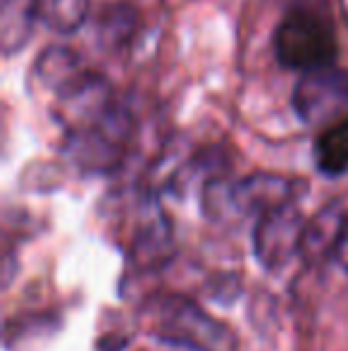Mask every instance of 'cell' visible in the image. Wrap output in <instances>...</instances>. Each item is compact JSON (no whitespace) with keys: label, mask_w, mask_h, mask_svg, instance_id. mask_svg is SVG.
<instances>
[{"label":"cell","mask_w":348,"mask_h":351,"mask_svg":"<svg viewBox=\"0 0 348 351\" xmlns=\"http://www.w3.org/2000/svg\"><path fill=\"white\" fill-rule=\"evenodd\" d=\"M272 48L279 65L286 70L308 72L334 65L339 58V38L330 8L289 5L272 34Z\"/></svg>","instance_id":"cell-1"},{"label":"cell","mask_w":348,"mask_h":351,"mask_svg":"<svg viewBox=\"0 0 348 351\" xmlns=\"http://www.w3.org/2000/svg\"><path fill=\"white\" fill-rule=\"evenodd\" d=\"M65 153L84 175H110L124 162L134 139V115L115 101L91 122L65 132Z\"/></svg>","instance_id":"cell-2"},{"label":"cell","mask_w":348,"mask_h":351,"mask_svg":"<svg viewBox=\"0 0 348 351\" xmlns=\"http://www.w3.org/2000/svg\"><path fill=\"white\" fill-rule=\"evenodd\" d=\"M301 191L303 182L269 172H256L234 182L210 180L203 189V210L215 222L258 217L265 210L296 201Z\"/></svg>","instance_id":"cell-3"},{"label":"cell","mask_w":348,"mask_h":351,"mask_svg":"<svg viewBox=\"0 0 348 351\" xmlns=\"http://www.w3.org/2000/svg\"><path fill=\"white\" fill-rule=\"evenodd\" d=\"M153 315V332L158 342L189 344L205 351H229L234 347L232 332L186 296L163 299L155 306Z\"/></svg>","instance_id":"cell-4"},{"label":"cell","mask_w":348,"mask_h":351,"mask_svg":"<svg viewBox=\"0 0 348 351\" xmlns=\"http://www.w3.org/2000/svg\"><path fill=\"white\" fill-rule=\"evenodd\" d=\"M291 108L303 125L327 127L348 112V72L336 65L301 72L291 91Z\"/></svg>","instance_id":"cell-5"},{"label":"cell","mask_w":348,"mask_h":351,"mask_svg":"<svg viewBox=\"0 0 348 351\" xmlns=\"http://www.w3.org/2000/svg\"><path fill=\"white\" fill-rule=\"evenodd\" d=\"M306 215L296 201L265 210L253 225V256L263 270L274 273L284 268L296 254H301V239L306 230Z\"/></svg>","instance_id":"cell-6"},{"label":"cell","mask_w":348,"mask_h":351,"mask_svg":"<svg viewBox=\"0 0 348 351\" xmlns=\"http://www.w3.org/2000/svg\"><path fill=\"white\" fill-rule=\"evenodd\" d=\"M346 217L348 213L341 201H332L325 208L317 210L315 215L308 217L301 239V254L298 256L310 265H322L330 258H334Z\"/></svg>","instance_id":"cell-7"},{"label":"cell","mask_w":348,"mask_h":351,"mask_svg":"<svg viewBox=\"0 0 348 351\" xmlns=\"http://www.w3.org/2000/svg\"><path fill=\"white\" fill-rule=\"evenodd\" d=\"M84 72L86 67L81 62L79 53H75L70 46H48L36 58V65H34V74H36L38 84L46 91H51L53 98L65 91L67 86H72Z\"/></svg>","instance_id":"cell-8"},{"label":"cell","mask_w":348,"mask_h":351,"mask_svg":"<svg viewBox=\"0 0 348 351\" xmlns=\"http://www.w3.org/2000/svg\"><path fill=\"white\" fill-rule=\"evenodd\" d=\"M38 19L36 0H0V43L3 56L12 58L34 36Z\"/></svg>","instance_id":"cell-9"},{"label":"cell","mask_w":348,"mask_h":351,"mask_svg":"<svg viewBox=\"0 0 348 351\" xmlns=\"http://www.w3.org/2000/svg\"><path fill=\"white\" fill-rule=\"evenodd\" d=\"M312 158L322 175L341 177L348 172V112L322 127L312 146Z\"/></svg>","instance_id":"cell-10"},{"label":"cell","mask_w":348,"mask_h":351,"mask_svg":"<svg viewBox=\"0 0 348 351\" xmlns=\"http://www.w3.org/2000/svg\"><path fill=\"white\" fill-rule=\"evenodd\" d=\"M38 19L57 36H72L88 22L91 0H36Z\"/></svg>","instance_id":"cell-11"},{"label":"cell","mask_w":348,"mask_h":351,"mask_svg":"<svg viewBox=\"0 0 348 351\" xmlns=\"http://www.w3.org/2000/svg\"><path fill=\"white\" fill-rule=\"evenodd\" d=\"M136 29H139V14H136V10L131 5H107V8H103L101 17H98L101 41L112 51L126 46L134 38Z\"/></svg>","instance_id":"cell-12"},{"label":"cell","mask_w":348,"mask_h":351,"mask_svg":"<svg viewBox=\"0 0 348 351\" xmlns=\"http://www.w3.org/2000/svg\"><path fill=\"white\" fill-rule=\"evenodd\" d=\"M334 261L341 265V268L348 273V217H346V225H344V232L339 237V244H336V254H334Z\"/></svg>","instance_id":"cell-13"},{"label":"cell","mask_w":348,"mask_h":351,"mask_svg":"<svg viewBox=\"0 0 348 351\" xmlns=\"http://www.w3.org/2000/svg\"><path fill=\"white\" fill-rule=\"evenodd\" d=\"M289 5H320V8H330V0H284Z\"/></svg>","instance_id":"cell-14"},{"label":"cell","mask_w":348,"mask_h":351,"mask_svg":"<svg viewBox=\"0 0 348 351\" xmlns=\"http://www.w3.org/2000/svg\"><path fill=\"white\" fill-rule=\"evenodd\" d=\"M163 344L170 351H205V349H198V347H189V344H172V342H163Z\"/></svg>","instance_id":"cell-15"}]
</instances>
